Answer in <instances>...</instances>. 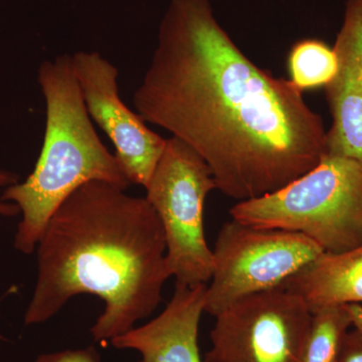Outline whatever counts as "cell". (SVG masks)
<instances>
[{"label":"cell","mask_w":362,"mask_h":362,"mask_svg":"<svg viewBox=\"0 0 362 362\" xmlns=\"http://www.w3.org/2000/svg\"><path fill=\"white\" fill-rule=\"evenodd\" d=\"M289 80L298 90L325 87L337 71L333 47L318 39H303L292 45L288 54Z\"/></svg>","instance_id":"4fadbf2b"},{"label":"cell","mask_w":362,"mask_h":362,"mask_svg":"<svg viewBox=\"0 0 362 362\" xmlns=\"http://www.w3.org/2000/svg\"><path fill=\"white\" fill-rule=\"evenodd\" d=\"M311 312L303 362H337L352 327L346 305H326Z\"/></svg>","instance_id":"7c38bea8"},{"label":"cell","mask_w":362,"mask_h":362,"mask_svg":"<svg viewBox=\"0 0 362 362\" xmlns=\"http://www.w3.org/2000/svg\"><path fill=\"white\" fill-rule=\"evenodd\" d=\"M333 51L337 71L324 87L332 117L326 153L362 162V0H347Z\"/></svg>","instance_id":"9c48e42d"},{"label":"cell","mask_w":362,"mask_h":362,"mask_svg":"<svg viewBox=\"0 0 362 362\" xmlns=\"http://www.w3.org/2000/svg\"><path fill=\"white\" fill-rule=\"evenodd\" d=\"M206 288L207 284L175 283L173 298L158 316L113 338L111 344L117 349L139 352L138 362H202L199 328Z\"/></svg>","instance_id":"30bf717a"},{"label":"cell","mask_w":362,"mask_h":362,"mask_svg":"<svg viewBox=\"0 0 362 362\" xmlns=\"http://www.w3.org/2000/svg\"><path fill=\"white\" fill-rule=\"evenodd\" d=\"M37 82L45 101L42 151L26 180L6 187L0 197L20 207L13 246L25 255L35 251L52 214L85 183L104 181L123 190L131 185L93 126L71 56L45 61Z\"/></svg>","instance_id":"3957f363"},{"label":"cell","mask_w":362,"mask_h":362,"mask_svg":"<svg viewBox=\"0 0 362 362\" xmlns=\"http://www.w3.org/2000/svg\"><path fill=\"white\" fill-rule=\"evenodd\" d=\"M311 317L283 286L243 298L216 316L204 362H303Z\"/></svg>","instance_id":"52a82bcc"},{"label":"cell","mask_w":362,"mask_h":362,"mask_svg":"<svg viewBox=\"0 0 362 362\" xmlns=\"http://www.w3.org/2000/svg\"><path fill=\"white\" fill-rule=\"evenodd\" d=\"M230 214L254 228L301 233L326 254L350 251L362 245V162L326 153L301 177Z\"/></svg>","instance_id":"277c9868"},{"label":"cell","mask_w":362,"mask_h":362,"mask_svg":"<svg viewBox=\"0 0 362 362\" xmlns=\"http://www.w3.org/2000/svg\"><path fill=\"white\" fill-rule=\"evenodd\" d=\"M90 181L58 207L37 246V277L25 324L49 320L71 298L99 297L103 313L90 328L111 341L156 310L168 278L166 240L145 197Z\"/></svg>","instance_id":"7a4b0ae2"},{"label":"cell","mask_w":362,"mask_h":362,"mask_svg":"<svg viewBox=\"0 0 362 362\" xmlns=\"http://www.w3.org/2000/svg\"><path fill=\"white\" fill-rule=\"evenodd\" d=\"M33 362H101L95 347L40 354Z\"/></svg>","instance_id":"5bb4252c"},{"label":"cell","mask_w":362,"mask_h":362,"mask_svg":"<svg viewBox=\"0 0 362 362\" xmlns=\"http://www.w3.org/2000/svg\"><path fill=\"white\" fill-rule=\"evenodd\" d=\"M146 189L163 228L166 263L177 284H207L214 271L213 250L206 244L204 211L216 189L213 173L194 150L175 137L166 140Z\"/></svg>","instance_id":"5b68a950"},{"label":"cell","mask_w":362,"mask_h":362,"mask_svg":"<svg viewBox=\"0 0 362 362\" xmlns=\"http://www.w3.org/2000/svg\"><path fill=\"white\" fill-rule=\"evenodd\" d=\"M20 177L16 173L11 171L0 169V189L11 187L18 182ZM21 214L20 207L13 202H4L0 199V216H6V218H13V216H18Z\"/></svg>","instance_id":"2e32d148"},{"label":"cell","mask_w":362,"mask_h":362,"mask_svg":"<svg viewBox=\"0 0 362 362\" xmlns=\"http://www.w3.org/2000/svg\"><path fill=\"white\" fill-rule=\"evenodd\" d=\"M213 254L204 312L216 317L243 298L280 287L324 252L301 233L232 220L221 226Z\"/></svg>","instance_id":"8992f818"},{"label":"cell","mask_w":362,"mask_h":362,"mask_svg":"<svg viewBox=\"0 0 362 362\" xmlns=\"http://www.w3.org/2000/svg\"><path fill=\"white\" fill-rule=\"evenodd\" d=\"M74 71L90 119L115 146V156L131 185H148L166 146L119 95V71L98 52L71 54Z\"/></svg>","instance_id":"ba28073f"},{"label":"cell","mask_w":362,"mask_h":362,"mask_svg":"<svg viewBox=\"0 0 362 362\" xmlns=\"http://www.w3.org/2000/svg\"><path fill=\"white\" fill-rule=\"evenodd\" d=\"M302 93L240 51L211 0H170L133 104L194 150L216 189L239 202L277 192L325 156L327 131Z\"/></svg>","instance_id":"6da1fadb"},{"label":"cell","mask_w":362,"mask_h":362,"mask_svg":"<svg viewBox=\"0 0 362 362\" xmlns=\"http://www.w3.org/2000/svg\"><path fill=\"white\" fill-rule=\"evenodd\" d=\"M337 362H362V337L356 329L346 335Z\"/></svg>","instance_id":"9a60e30c"},{"label":"cell","mask_w":362,"mask_h":362,"mask_svg":"<svg viewBox=\"0 0 362 362\" xmlns=\"http://www.w3.org/2000/svg\"><path fill=\"white\" fill-rule=\"evenodd\" d=\"M282 286L311 311L326 305H361L362 245L340 254L324 252Z\"/></svg>","instance_id":"8fae6325"},{"label":"cell","mask_w":362,"mask_h":362,"mask_svg":"<svg viewBox=\"0 0 362 362\" xmlns=\"http://www.w3.org/2000/svg\"><path fill=\"white\" fill-rule=\"evenodd\" d=\"M350 316H351L352 328L362 337V305L349 304L346 305Z\"/></svg>","instance_id":"e0dca14e"}]
</instances>
